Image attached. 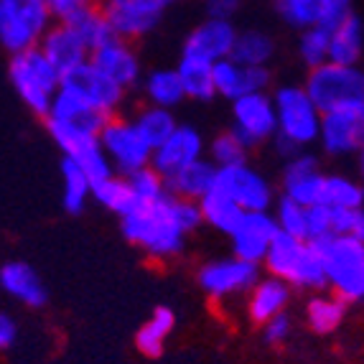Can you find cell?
I'll list each match as a JSON object with an SVG mask.
<instances>
[{
    "label": "cell",
    "instance_id": "6da1fadb",
    "mask_svg": "<svg viewBox=\"0 0 364 364\" xmlns=\"http://www.w3.org/2000/svg\"><path fill=\"white\" fill-rule=\"evenodd\" d=\"M120 219L122 235L128 237V242L158 260L178 255L186 245V235H191L201 225L196 201H183L171 194L135 207Z\"/></svg>",
    "mask_w": 364,
    "mask_h": 364
},
{
    "label": "cell",
    "instance_id": "7a4b0ae2",
    "mask_svg": "<svg viewBox=\"0 0 364 364\" xmlns=\"http://www.w3.org/2000/svg\"><path fill=\"white\" fill-rule=\"evenodd\" d=\"M275 107V148L283 158L314 146L321 112L309 100L301 85H283L270 95Z\"/></svg>",
    "mask_w": 364,
    "mask_h": 364
},
{
    "label": "cell",
    "instance_id": "3957f363",
    "mask_svg": "<svg viewBox=\"0 0 364 364\" xmlns=\"http://www.w3.org/2000/svg\"><path fill=\"white\" fill-rule=\"evenodd\" d=\"M321 260L323 280L344 304H359L364 296V240L349 235H328L311 242Z\"/></svg>",
    "mask_w": 364,
    "mask_h": 364
},
{
    "label": "cell",
    "instance_id": "277c9868",
    "mask_svg": "<svg viewBox=\"0 0 364 364\" xmlns=\"http://www.w3.org/2000/svg\"><path fill=\"white\" fill-rule=\"evenodd\" d=\"M262 265L267 267L270 278L283 280L288 288L318 291L326 286L316 247L306 240H298V237H288L278 232Z\"/></svg>",
    "mask_w": 364,
    "mask_h": 364
},
{
    "label": "cell",
    "instance_id": "5b68a950",
    "mask_svg": "<svg viewBox=\"0 0 364 364\" xmlns=\"http://www.w3.org/2000/svg\"><path fill=\"white\" fill-rule=\"evenodd\" d=\"M301 87L321 115L334 109L364 107V74L359 67H341L323 61L309 69Z\"/></svg>",
    "mask_w": 364,
    "mask_h": 364
},
{
    "label": "cell",
    "instance_id": "8992f818",
    "mask_svg": "<svg viewBox=\"0 0 364 364\" xmlns=\"http://www.w3.org/2000/svg\"><path fill=\"white\" fill-rule=\"evenodd\" d=\"M8 79H11L16 95L23 100V105L33 115H49V107L59 92L61 74L51 67L41 51L28 49L13 54L11 64H8Z\"/></svg>",
    "mask_w": 364,
    "mask_h": 364
},
{
    "label": "cell",
    "instance_id": "52a82bcc",
    "mask_svg": "<svg viewBox=\"0 0 364 364\" xmlns=\"http://www.w3.org/2000/svg\"><path fill=\"white\" fill-rule=\"evenodd\" d=\"M43 120H46V128H49V135L54 138V143L67 156L74 148L87 143V140H97L100 128H102V122L107 117L97 115L95 109L79 102L74 95L59 90L49 107V115Z\"/></svg>",
    "mask_w": 364,
    "mask_h": 364
},
{
    "label": "cell",
    "instance_id": "ba28073f",
    "mask_svg": "<svg viewBox=\"0 0 364 364\" xmlns=\"http://www.w3.org/2000/svg\"><path fill=\"white\" fill-rule=\"evenodd\" d=\"M49 28L43 0H0V46L11 56L36 49Z\"/></svg>",
    "mask_w": 364,
    "mask_h": 364
},
{
    "label": "cell",
    "instance_id": "9c48e42d",
    "mask_svg": "<svg viewBox=\"0 0 364 364\" xmlns=\"http://www.w3.org/2000/svg\"><path fill=\"white\" fill-rule=\"evenodd\" d=\"M97 143L112 164V171L120 176H128L151 164V146L140 138L133 120L125 115L107 117L97 133Z\"/></svg>",
    "mask_w": 364,
    "mask_h": 364
},
{
    "label": "cell",
    "instance_id": "30bf717a",
    "mask_svg": "<svg viewBox=\"0 0 364 364\" xmlns=\"http://www.w3.org/2000/svg\"><path fill=\"white\" fill-rule=\"evenodd\" d=\"M59 90L74 95L79 102L102 117L120 115V107L125 102V90H120L115 82H109L97 67H92L90 61L79 64L72 72L61 74Z\"/></svg>",
    "mask_w": 364,
    "mask_h": 364
},
{
    "label": "cell",
    "instance_id": "8fae6325",
    "mask_svg": "<svg viewBox=\"0 0 364 364\" xmlns=\"http://www.w3.org/2000/svg\"><path fill=\"white\" fill-rule=\"evenodd\" d=\"M214 186L230 196L242 212H270L275 204V186L262 171L250 166V161L219 168Z\"/></svg>",
    "mask_w": 364,
    "mask_h": 364
},
{
    "label": "cell",
    "instance_id": "7c38bea8",
    "mask_svg": "<svg viewBox=\"0 0 364 364\" xmlns=\"http://www.w3.org/2000/svg\"><path fill=\"white\" fill-rule=\"evenodd\" d=\"M232 133L247 148L275 138V107L267 92H255L232 102Z\"/></svg>",
    "mask_w": 364,
    "mask_h": 364
},
{
    "label": "cell",
    "instance_id": "4fadbf2b",
    "mask_svg": "<svg viewBox=\"0 0 364 364\" xmlns=\"http://www.w3.org/2000/svg\"><path fill=\"white\" fill-rule=\"evenodd\" d=\"M316 143L331 158L354 156L364 146V107H346L323 112Z\"/></svg>",
    "mask_w": 364,
    "mask_h": 364
},
{
    "label": "cell",
    "instance_id": "5bb4252c",
    "mask_svg": "<svg viewBox=\"0 0 364 364\" xmlns=\"http://www.w3.org/2000/svg\"><path fill=\"white\" fill-rule=\"evenodd\" d=\"M260 278V265L245 262L240 257H219L201 265L199 270V286L214 298L237 296V293H250Z\"/></svg>",
    "mask_w": 364,
    "mask_h": 364
},
{
    "label": "cell",
    "instance_id": "9a60e30c",
    "mask_svg": "<svg viewBox=\"0 0 364 364\" xmlns=\"http://www.w3.org/2000/svg\"><path fill=\"white\" fill-rule=\"evenodd\" d=\"M204 148H207V143H204L199 130L178 122V128L151 151V164L148 166L166 181L176 171L186 168L188 164L204 158Z\"/></svg>",
    "mask_w": 364,
    "mask_h": 364
},
{
    "label": "cell",
    "instance_id": "2e32d148",
    "mask_svg": "<svg viewBox=\"0 0 364 364\" xmlns=\"http://www.w3.org/2000/svg\"><path fill=\"white\" fill-rule=\"evenodd\" d=\"M278 237V227L270 212H245L240 225L232 230V255L252 265H262L267 250Z\"/></svg>",
    "mask_w": 364,
    "mask_h": 364
},
{
    "label": "cell",
    "instance_id": "e0dca14e",
    "mask_svg": "<svg viewBox=\"0 0 364 364\" xmlns=\"http://www.w3.org/2000/svg\"><path fill=\"white\" fill-rule=\"evenodd\" d=\"M212 77L214 95L230 100V102L245 97V95L267 92V87H270V69L245 67V64H237L235 59H222L212 64Z\"/></svg>",
    "mask_w": 364,
    "mask_h": 364
},
{
    "label": "cell",
    "instance_id": "ac0fdd59",
    "mask_svg": "<svg viewBox=\"0 0 364 364\" xmlns=\"http://www.w3.org/2000/svg\"><path fill=\"white\" fill-rule=\"evenodd\" d=\"M280 13L293 28H334L336 23L352 16V0H286L280 3Z\"/></svg>",
    "mask_w": 364,
    "mask_h": 364
},
{
    "label": "cell",
    "instance_id": "d6986e66",
    "mask_svg": "<svg viewBox=\"0 0 364 364\" xmlns=\"http://www.w3.org/2000/svg\"><path fill=\"white\" fill-rule=\"evenodd\" d=\"M92 67H97L109 82H115L120 90L128 92L143 79V67H140V56L135 54L133 43L112 38L97 51H92L87 59Z\"/></svg>",
    "mask_w": 364,
    "mask_h": 364
},
{
    "label": "cell",
    "instance_id": "ffe728a7",
    "mask_svg": "<svg viewBox=\"0 0 364 364\" xmlns=\"http://www.w3.org/2000/svg\"><path fill=\"white\" fill-rule=\"evenodd\" d=\"M237 28L232 21H201L183 41V54L188 59H199L207 64H217L222 59H230L232 43H235Z\"/></svg>",
    "mask_w": 364,
    "mask_h": 364
},
{
    "label": "cell",
    "instance_id": "44dd1931",
    "mask_svg": "<svg viewBox=\"0 0 364 364\" xmlns=\"http://www.w3.org/2000/svg\"><path fill=\"white\" fill-rule=\"evenodd\" d=\"M321 178L323 171L318 168L316 156L298 151L296 156L286 158V166H283V196L301 207H314L318 204V194H321Z\"/></svg>",
    "mask_w": 364,
    "mask_h": 364
},
{
    "label": "cell",
    "instance_id": "7402d4cb",
    "mask_svg": "<svg viewBox=\"0 0 364 364\" xmlns=\"http://www.w3.org/2000/svg\"><path fill=\"white\" fill-rule=\"evenodd\" d=\"M36 49L49 59V64L59 74L72 72V69H77L79 64H85L90 59V54H87V49L72 31V26L64 23H51V28L43 33Z\"/></svg>",
    "mask_w": 364,
    "mask_h": 364
},
{
    "label": "cell",
    "instance_id": "603a6c76",
    "mask_svg": "<svg viewBox=\"0 0 364 364\" xmlns=\"http://www.w3.org/2000/svg\"><path fill=\"white\" fill-rule=\"evenodd\" d=\"M0 288L8 296L18 298V301H23L26 306H33V309L43 306L46 298H49V291L43 286V280L23 260H11L0 267Z\"/></svg>",
    "mask_w": 364,
    "mask_h": 364
},
{
    "label": "cell",
    "instance_id": "cb8c5ba5",
    "mask_svg": "<svg viewBox=\"0 0 364 364\" xmlns=\"http://www.w3.org/2000/svg\"><path fill=\"white\" fill-rule=\"evenodd\" d=\"M364 54V26L357 13L346 16L328 31V59L341 67H359Z\"/></svg>",
    "mask_w": 364,
    "mask_h": 364
},
{
    "label": "cell",
    "instance_id": "d4e9b609",
    "mask_svg": "<svg viewBox=\"0 0 364 364\" xmlns=\"http://www.w3.org/2000/svg\"><path fill=\"white\" fill-rule=\"evenodd\" d=\"M214 183H217V168L209 158H199V161L188 164L186 168L176 171L173 176L166 178V191L183 201H199L201 196H207L212 191Z\"/></svg>",
    "mask_w": 364,
    "mask_h": 364
},
{
    "label": "cell",
    "instance_id": "484cf974",
    "mask_svg": "<svg viewBox=\"0 0 364 364\" xmlns=\"http://www.w3.org/2000/svg\"><path fill=\"white\" fill-rule=\"evenodd\" d=\"M291 304V288L278 278H257V283L250 288V318L257 323L270 321L273 316L286 314V306Z\"/></svg>",
    "mask_w": 364,
    "mask_h": 364
},
{
    "label": "cell",
    "instance_id": "4316f807",
    "mask_svg": "<svg viewBox=\"0 0 364 364\" xmlns=\"http://www.w3.org/2000/svg\"><path fill=\"white\" fill-rule=\"evenodd\" d=\"M275 56V38L260 28L237 31L230 59L245 67H267Z\"/></svg>",
    "mask_w": 364,
    "mask_h": 364
},
{
    "label": "cell",
    "instance_id": "83f0119b",
    "mask_svg": "<svg viewBox=\"0 0 364 364\" xmlns=\"http://www.w3.org/2000/svg\"><path fill=\"white\" fill-rule=\"evenodd\" d=\"M196 207H199V214H201V225H209L212 230H217L219 235H227V237L240 225V219H242V214H245L242 209L237 207L230 196L222 194L217 186H214L207 196H201V199L196 201Z\"/></svg>",
    "mask_w": 364,
    "mask_h": 364
},
{
    "label": "cell",
    "instance_id": "f1b7e54d",
    "mask_svg": "<svg viewBox=\"0 0 364 364\" xmlns=\"http://www.w3.org/2000/svg\"><path fill=\"white\" fill-rule=\"evenodd\" d=\"M178 82H181L183 100H194V102H209L214 100V77H212V64L199 59H188L181 56L176 67Z\"/></svg>",
    "mask_w": 364,
    "mask_h": 364
},
{
    "label": "cell",
    "instance_id": "f546056e",
    "mask_svg": "<svg viewBox=\"0 0 364 364\" xmlns=\"http://www.w3.org/2000/svg\"><path fill=\"white\" fill-rule=\"evenodd\" d=\"M140 82H143L146 105L173 109L183 102V90H181V82H178L176 69H153Z\"/></svg>",
    "mask_w": 364,
    "mask_h": 364
},
{
    "label": "cell",
    "instance_id": "4dcf8cb0",
    "mask_svg": "<svg viewBox=\"0 0 364 364\" xmlns=\"http://www.w3.org/2000/svg\"><path fill=\"white\" fill-rule=\"evenodd\" d=\"M364 188L359 181L344 173H323L318 204L328 209H362Z\"/></svg>",
    "mask_w": 364,
    "mask_h": 364
},
{
    "label": "cell",
    "instance_id": "1f68e13d",
    "mask_svg": "<svg viewBox=\"0 0 364 364\" xmlns=\"http://www.w3.org/2000/svg\"><path fill=\"white\" fill-rule=\"evenodd\" d=\"M138 130V135L146 140L151 151L164 143L173 130L178 128V120L173 115V109H164V107H153V105H143V107L135 112V117H130Z\"/></svg>",
    "mask_w": 364,
    "mask_h": 364
},
{
    "label": "cell",
    "instance_id": "d6a6232c",
    "mask_svg": "<svg viewBox=\"0 0 364 364\" xmlns=\"http://www.w3.org/2000/svg\"><path fill=\"white\" fill-rule=\"evenodd\" d=\"M173 323H176L173 311L168 306H158L151 318L140 326L138 336H135V344H138L140 352L148 354V357H158V354L164 352V344L168 339V334L173 331Z\"/></svg>",
    "mask_w": 364,
    "mask_h": 364
},
{
    "label": "cell",
    "instance_id": "836d02e7",
    "mask_svg": "<svg viewBox=\"0 0 364 364\" xmlns=\"http://www.w3.org/2000/svg\"><path fill=\"white\" fill-rule=\"evenodd\" d=\"M346 314V304L334 293H318L306 304V318H309L311 328L318 334H331L341 326Z\"/></svg>",
    "mask_w": 364,
    "mask_h": 364
},
{
    "label": "cell",
    "instance_id": "e575fe53",
    "mask_svg": "<svg viewBox=\"0 0 364 364\" xmlns=\"http://www.w3.org/2000/svg\"><path fill=\"white\" fill-rule=\"evenodd\" d=\"M90 199H92L90 178H87L69 158H64V161H61V204H64V209H67L69 214L85 212Z\"/></svg>",
    "mask_w": 364,
    "mask_h": 364
},
{
    "label": "cell",
    "instance_id": "d590c367",
    "mask_svg": "<svg viewBox=\"0 0 364 364\" xmlns=\"http://www.w3.org/2000/svg\"><path fill=\"white\" fill-rule=\"evenodd\" d=\"M92 199L97 201L100 207L107 209V212H115L117 217H125V214L135 209L128 181H125V176H120V173H112V176L105 178V181L95 183V186H92Z\"/></svg>",
    "mask_w": 364,
    "mask_h": 364
},
{
    "label": "cell",
    "instance_id": "8d00e7d4",
    "mask_svg": "<svg viewBox=\"0 0 364 364\" xmlns=\"http://www.w3.org/2000/svg\"><path fill=\"white\" fill-rule=\"evenodd\" d=\"M72 26V31L77 33V38L82 41V46L87 49V54H92V51H97L100 46H105L107 41H112L115 38V33H112V28H109L107 18H105V13L100 6L90 8V11L85 13V16H79Z\"/></svg>",
    "mask_w": 364,
    "mask_h": 364
},
{
    "label": "cell",
    "instance_id": "74e56055",
    "mask_svg": "<svg viewBox=\"0 0 364 364\" xmlns=\"http://www.w3.org/2000/svg\"><path fill=\"white\" fill-rule=\"evenodd\" d=\"M64 158H69V161H72V164L77 166L87 178H90L92 186L115 173V171H112V164L107 161V156H105V151L100 148L97 140H87V143H82L79 148H74V151L67 153Z\"/></svg>",
    "mask_w": 364,
    "mask_h": 364
},
{
    "label": "cell",
    "instance_id": "f35d334b",
    "mask_svg": "<svg viewBox=\"0 0 364 364\" xmlns=\"http://www.w3.org/2000/svg\"><path fill=\"white\" fill-rule=\"evenodd\" d=\"M250 158V148L245 146L242 140L237 138L232 130L219 133L217 138L209 143V161H212L214 168H230V166L245 164Z\"/></svg>",
    "mask_w": 364,
    "mask_h": 364
},
{
    "label": "cell",
    "instance_id": "ab89813d",
    "mask_svg": "<svg viewBox=\"0 0 364 364\" xmlns=\"http://www.w3.org/2000/svg\"><path fill=\"white\" fill-rule=\"evenodd\" d=\"M125 181H128V188H130V194H133L135 207L151 204V201H158L161 196L168 194V191H166V181L158 176L151 166L128 173V176H125Z\"/></svg>",
    "mask_w": 364,
    "mask_h": 364
},
{
    "label": "cell",
    "instance_id": "60d3db41",
    "mask_svg": "<svg viewBox=\"0 0 364 364\" xmlns=\"http://www.w3.org/2000/svg\"><path fill=\"white\" fill-rule=\"evenodd\" d=\"M275 219V227H278L280 235L298 237V240H306V207L296 204L291 199H275L273 209H270ZM309 242V240H306Z\"/></svg>",
    "mask_w": 364,
    "mask_h": 364
},
{
    "label": "cell",
    "instance_id": "b9f144b4",
    "mask_svg": "<svg viewBox=\"0 0 364 364\" xmlns=\"http://www.w3.org/2000/svg\"><path fill=\"white\" fill-rule=\"evenodd\" d=\"M298 56L306 67L314 69L328 59V28H306L298 38Z\"/></svg>",
    "mask_w": 364,
    "mask_h": 364
},
{
    "label": "cell",
    "instance_id": "7bdbcfd3",
    "mask_svg": "<svg viewBox=\"0 0 364 364\" xmlns=\"http://www.w3.org/2000/svg\"><path fill=\"white\" fill-rule=\"evenodd\" d=\"M43 6L49 11L51 23H74L79 16H85L90 8L97 6V0H43Z\"/></svg>",
    "mask_w": 364,
    "mask_h": 364
},
{
    "label": "cell",
    "instance_id": "ee69618b",
    "mask_svg": "<svg viewBox=\"0 0 364 364\" xmlns=\"http://www.w3.org/2000/svg\"><path fill=\"white\" fill-rule=\"evenodd\" d=\"M331 235H349L364 240L362 209H331Z\"/></svg>",
    "mask_w": 364,
    "mask_h": 364
},
{
    "label": "cell",
    "instance_id": "f6af8a7d",
    "mask_svg": "<svg viewBox=\"0 0 364 364\" xmlns=\"http://www.w3.org/2000/svg\"><path fill=\"white\" fill-rule=\"evenodd\" d=\"M328 235H331V209L323 204L306 207V240L316 242Z\"/></svg>",
    "mask_w": 364,
    "mask_h": 364
},
{
    "label": "cell",
    "instance_id": "bcb514c9",
    "mask_svg": "<svg viewBox=\"0 0 364 364\" xmlns=\"http://www.w3.org/2000/svg\"><path fill=\"white\" fill-rule=\"evenodd\" d=\"M242 6V0H204V11L207 18L214 21H232Z\"/></svg>",
    "mask_w": 364,
    "mask_h": 364
},
{
    "label": "cell",
    "instance_id": "7dc6e473",
    "mask_svg": "<svg viewBox=\"0 0 364 364\" xmlns=\"http://www.w3.org/2000/svg\"><path fill=\"white\" fill-rule=\"evenodd\" d=\"M288 334H291V318L286 314H278L270 321H265V341H270V344L286 341Z\"/></svg>",
    "mask_w": 364,
    "mask_h": 364
},
{
    "label": "cell",
    "instance_id": "c3c4849f",
    "mask_svg": "<svg viewBox=\"0 0 364 364\" xmlns=\"http://www.w3.org/2000/svg\"><path fill=\"white\" fill-rule=\"evenodd\" d=\"M115 3L135 8V11H140V13H148V16H156V18H164V13L168 11L176 0H115Z\"/></svg>",
    "mask_w": 364,
    "mask_h": 364
},
{
    "label": "cell",
    "instance_id": "681fc988",
    "mask_svg": "<svg viewBox=\"0 0 364 364\" xmlns=\"http://www.w3.org/2000/svg\"><path fill=\"white\" fill-rule=\"evenodd\" d=\"M16 334H18L16 321L8 314H0V349H8L16 341Z\"/></svg>",
    "mask_w": 364,
    "mask_h": 364
},
{
    "label": "cell",
    "instance_id": "f907efd6",
    "mask_svg": "<svg viewBox=\"0 0 364 364\" xmlns=\"http://www.w3.org/2000/svg\"><path fill=\"white\" fill-rule=\"evenodd\" d=\"M273 3H278V6H280V3H286V0H273Z\"/></svg>",
    "mask_w": 364,
    "mask_h": 364
}]
</instances>
